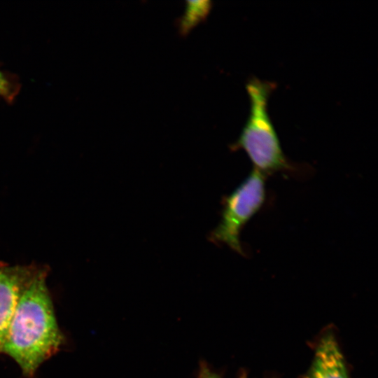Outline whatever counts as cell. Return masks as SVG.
I'll return each mask as SVG.
<instances>
[{"label": "cell", "mask_w": 378, "mask_h": 378, "mask_svg": "<svg viewBox=\"0 0 378 378\" xmlns=\"http://www.w3.org/2000/svg\"><path fill=\"white\" fill-rule=\"evenodd\" d=\"M212 8L211 1H188L185 12L178 22L179 33L186 36L209 14Z\"/></svg>", "instance_id": "cell-6"}, {"label": "cell", "mask_w": 378, "mask_h": 378, "mask_svg": "<svg viewBox=\"0 0 378 378\" xmlns=\"http://www.w3.org/2000/svg\"><path fill=\"white\" fill-rule=\"evenodd\" d=\"M48 272L47 265H41L22 291L1 350L29 378L64 343L46 284Z\"/></svg>", "instance_id": "cell-1"}, {"label": "cell", "mask_w": 378, "mask_h": 378, "mask_svg": "<svg viewBox=\"0 0 378 378\" xmlns=\"http://www.w3.org/2000/svg\"><path fill=\"white\" fill-rule=\"evenodd\" d=\"M41 267L0 261V354L20 295Z\"/></svg>", "instance_id": "cell-4"}, {"label": "cell", "mask_w": 378, "mask_h": 378, "mask_svg": "<svg viewBox=\"0 0 378 378\" xmlns=\"http://www.w3.org/2000/svg\"><path fill=\"white\" fill-rule=\"evenodd\" d=\"M21 84L18 77L0 66V98L8 104H13L20 91Z\"/></svg>", "instance_id": "cell-7"}, {"label": "cell", "mask_w": 378, "mask_h": 378, "mask_svg": "<svg viewBox=\"0 0 378 378\" xmlns=\"http://www.w3.org/2000/svg\"><path fill=\"white\" fill-rule=\"evenodd\" d=\"M202 378H220V377L216 374H208L204 375Z\"/></svg>", "instance_id": "cell-8"}, {"label": "cell", "mask_w": 378, "mask_h": 378, "mask_svg": "<svg viewBox=\"0 0 378 378\" xmlns=\"http://www.w3.org/2000/svg\"><path fill=\"white\" fill-rule=\"evenodd\" d=\"M265 197V176L253 169L230 194L223 198L221 219L211 232L210 241L226 244L235 252L244 255L240 232L260 211Z\"/></svg>", "instance_id": "cell-3"}, {"label": "cell", "mask_w": 378, "mask_h": 378, "mask_svg": "<svg viewBox=\"0 0 378 378\" xmlns=\"http://www.w3.org/2000/svg\"><path fill=\"white\" fill-rule=\"evenodd\" d=\"M308 378H349L337 340L327 333L316 347Z\"/></svg>", "instance_id": "cell-5"}, {"label": "cell", "mask_w": 378, "mask_h": 378, "mask_svg": "<svg viewBox=\"0 0 378 378\" xmlns=\"http://www.w3.org/2000/svg\"><path fill=\"white\" fill-rule=\"evenodd\" d=\"M275 87L269 81L249 79L246 85L250 100L249 116L239 138L231 146L232 150H244L253 169L265 176L290 167L267 110L269 97Z\"/></svg>", "instance_id": "cell-2"}]
</instances>
